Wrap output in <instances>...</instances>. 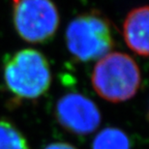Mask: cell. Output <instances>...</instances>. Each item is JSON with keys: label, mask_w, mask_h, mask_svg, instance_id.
Masks as SVG:
<instances>
[{"label": "cell", "mask_w": 149, "mask_h": 149, "mask_svg": "<svg viewBox=\"0 0 149 149\" xmlns=\"http://www.w3.org/2000/svg\"><path fill=\"white\" fill-rule=\"evenodd\" d=\"M92 149H131V141L122 130L108 127L96 135L92 142Z\"/></svg>", "instance_id": "obj_7"}, {"label": "cell", "mask_w": 149, "mask_h": 149, "mask_svg": "<svg viewBox=\"0 0 149 149\" xmlns=\"http://www.w3.org/2000/svg\"><path fill=\"white\" fill-rule=\"evenodd\" d=\"M91 83L104 100L121 103L136 94L141 84V74L132 56L123 52H109L95 65Z\"/></svg>", "instance_id": "obj_1"}, {"label": "cell", "mask_w": 149, "mask_h": 149, "mask_svg": "<svg viewBox=\"0 0 149 149\" xmlns=\"http://www.w3.org/2000/svg\"><path fill=\"white\" fill-rule=\"evenodd\" d=\"M55 116L64 129L77 135H88L101 123V112L96 104L84 95L74 92L58 100Z\"/></svg>", "instance_id": "obj_5"}, {"label": "cell", "mask_w": 149, "mask_h": 149, "mask_svg": "<svg viewBox=\"0 0 149 149\" xmlns=\"http://www.w3.org/2000/svg\"><path fill=\"white\" fill-rule=\"evenodd\" d=\"M0 149H30L19 128L4 118H0Z\"/></svg>", "instance_id": "obj_8"}, {"label": "cell", "mask_w": 149, "mask_h": 149, "mask_svg": "<svg viewBox=\"0 0 149 149\" xmlns=\"http://www.w3.org/2000/svg\"><path fill=\"white\" fill-rule=\"evenodd\" d=\"M44 149H77L74 145L67 142H52L47 145Z\"/></svg>", "instance_id": "obj_9"}, {"label": "cell", "mask_w": 149, "mask_h": 149, "mask_svg": "<svg viewBox=\"0 0 149 149\" xmlns=\"http://www.w3.org/2000/svg\"><path fill=\"white\" fill-rule=\"evenodd\" d=\"M65 37L68 50L82 62L99 60L114 46L111 23L96 11L73 19L67 26Z\"/></svg>", "instance_id": "obj_3"}, {"label": "cell", "mask_w": 149, "mask_h": 149, "mask_svg": "<svg viewBox=\"0 0 149 149\" xmlns=\"http://www.w3.org/2000/svg\"><path fill=\"white\" fill-rule=\"evenodd\" d=\"M148 6L133 9L123 23V37L128 47L138 55H148Z\"/></svg>", "instance_id": "obj_6"}, {"label": "cell", "mask_w": 149, "mask_h": 149, "mask_svg": "<svg viewBox=\"0 0 149 149\" xmlns=\"http://www.w3.org/2000/svg\"><path fill=\"white\" fill-rule=\"evenodd\" d=\"M3 77L9 91L19 99H37L52 83L49 61L35 49H23L9 56L3 67Z\"/></svg>", "instance_id": "obj_2"}, {"label": "cell", "mask_w": 149, "mask_h": 149, "mask_svg": "<svg viewBox=\"0 0 149 149\" xmlns=\"http://www.w3.org/2000/svg\"><path fill=\"white\" fill-rule=\"evenodd\" d=\"M13 22L22 40L40 44L54 36L60 19L52 0H14Z\"/></svg>", "instance_id": "obj_4"}]
</instances>
